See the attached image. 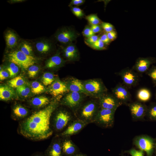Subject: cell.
Wrapping results in <instances>:
<instances>
[{
    "mask_svg": "<svg viewBox=\"0 0 156 156\" xmlns=\"http://www.w3.org/2000/svg\"><path fill=\"white\" fill-rule=\"evenodd\" d=\"M54 75L50 73H46L44 74L42 77V81L43 84L47 86L51 85L54 81Z\"/></svg>",
    "mask_w": 156,
    "mask_h": 156,
    "instance_id": "1f68e13d",
    "label": "cell"
},
{
    "mask_svg": "<svg viewBox=\"0 0 156 156\" xmlns=\"http://www.w3.org/2000/svg\"><path fill=\"white\" fill-rule=\"evenodd\" d=\"M88 124L77 118L73 121L61 133L60 137H70L77 134Z\"/></svg>",
    "mask_w": 156,
    "mask_h": 156,
    "instance_id": "30bf717a",
    "label": "cell"
},
{
    "mask_svg": "<svg viewBox=\"0 0 156 156\" xmlns=\"http://www.w3.org/2000/svg\"><path fill=\"white\" fill-rule=\"evenodd\" d=\"M81 93L70 92L62 100L61 104L67 107L74 114L83 102Z\"/></svg>",
    "mask_w": 156,
    "mask_h": 156,
    "instance_id": "52a82bcc",
    "label": "cell"
},
{
    "mask_svg": "<svg viewBox=\"0 0 156 156\" xmlns=\"http://www.w3.org/2000/svg\"><path fill=\"white\" fill-rule=\"evenodd\" d=\"M76 118L71 110L58 108L52 113L50 118V126L55 135L62 132L68 125Z\"/></svg>",
    "mask_w": 156,
    "mask_h": 156,
    "instance_id": "7a4b0ae2",
    "label": "cell"
},
{
    "mask_svg": "<svg viewBox=\"0 0 156 156\" xmlns=\"http://www.w3.org/2000/svg\"><path fill=\"white\" fill-rule=\"evenodd\" d=\"M25 81L23 78L21 76L15 77L8 81L9 86L12 88H16L24 85Z\"/></svg>",
    "mask_w": 156,
    "mask_h": 156,
    "instance_id": "f1b7e54d",
    "label": "cell"
},
{
    "mask_svg": "<svg viewBox=\"0 0 156 156\" xmlns=\"http://www.w3.org/2000/svg\"><path fill=\"white\" fill-rule=\"evenodd\" d=\"M63 52L65 57L68 60H73L78 58V49L73 43L66 45L63 49Z\"/></svg>",
    "mask_w": 156,
    "mask_h": 156,
    "instance_id": "cb8c5ba5",
    "label": "cell"
},
{
    "mask_svg": "<svg viewBox=\"0 0 156 156\" xmlns=\"http://www.w3.org/2000/svg\"><path fill=\"white\" fill-rule=\"evenodd\" d=\"M129 106L131 115L135 119H142L147 114L146 106L140 101L131 103Z\"/></svg>",
    "mask_w": 156,
    "mask_h": 156,
    "instance_id": "2e32d148",
    "label": "cell"
},
{
    "mask_svg": "<svg viewBox=\"0 0 156 156\" xmlns=\"http://www.w3.org/2000/svg\"><path fill=\"white\" fill-rule=\"evenodd\" d=\"M151 96L150 91L146 88L139 89L137 92L136 97L140 102H146L148 101Z\"/></svg>",
    "mask_w": 156,
    "mask_h": 156,
    "instance_id": "83f0119b",
    "label": "cell"
},
{
    "mask_svg": "<svg viewBox=\"0 0 156 156\" xmlns=\"http://www.w3.org/2000/svg\"><path fill=\"white\" fill-rule=\"evenodd\" d=\"M101 24L102 28L106 33L114 31V27L112 24L106 22H102Z\"/></svg>",
    "mask_w": 156,
    "mask_h": 156,
    "instance_id": "ab89813d",
    "label": "cell"
},
{
    "mask_svg": "<svg viewBox=\"0 0 156 156\" xmlns=\"http://www.w3.org/2000/svg\"><path fill=\"white\" fill-rule=\"evenodd\" d=\"M64 62L63 60L59 54L57 53L47 60L46 66L48 68H53L61 65Z\"/></svg>",
    "mask_w": 156,
    "mask_h": 156,
    "instance_id": "4316f807",
    "label": "cell"
},
{
    "mask_svg": "<svg viewBox=\"0 0 156 156\" xmlns=\"http://www.w3.org/2000/svg\"><path fill=\"white\" fill-rule=\"evenodd\" d=\"M7 68L10 76L11 78H14L16 75L19 71L18 66L15 64L10 62Z\"/></svg>",
    "mask_w": 156,
    "mask_h": 156,
    "instance_id": "d6a6232c",
    "label": "cell"
},
{
    "mask_svg": "<svg viewBox=\"0 0 156 156\" xmlns=\"http://www.w3.org/2000/svg\"><path fill=\"white\" fill-rule=\"evenodd\" d=\"M25 0H12L8 1V2L10 3H19L22 2L23 1H24Z\"/></svg>",
    "mask_w": 156,
    "mask_h": 156,
    "instance_id": "681fc988",
    "label": "cell"
},
{
    "mask_svg": "<svg viewBox=\"0 0 156 156\" xmlns=\"http://www.w3.org/2000/svg\"><path fill=\"white\" fill-rule=\"evenodd\" d=\"M83 85L86 93L94 94L98 98L107 92L106 87L100 80H88L86 81Z\"/></svg>",
    "mask_w": 156,
    "mask_h": 156,
    "instance_id": "ba28073f",
    "label": "cell"
},
{
    "mask_svg": "<svg viewBox=\"0 0 156 156\" xmlns=\"http://www.w3.org/2000/svg\"><path fill=\"white\" fill-rule=\"evenodd\" d=\"M129 153L131 156H144L143 151L141 150L132 149L129 151Z\"/></svg>",
    "mask_w": 156,
    "mask_h": 156,
    "instance_id": "7bdbcfd3",
    "label": "cell"
},
{
    "mask_svg": "<svg viewBox=\"0 0 156 156\" xmlns=\"http://www.w3.org/2000/svg\"><path fill=\"white\" fill-rule=\"evenodd\" d=\"M33 45L29 41L20 40L17 47V49L27 55L33 56Z\"/></svg>",
    "mask_w": 156,
    "mask_h": 156,
    "instance_id": "484cf974",
    "label": "cell"
},
{
    "mask_svg": "<svg viewBox=\"0 0 156 156\" xmlns=\"http://www.w3.org/2000/svg\"><path fill=\"white\" fill-rule=\"evenodd\" d=\"M7 58L9 62L25 70L34 65L36 61L34 56L27 55L18 49L10 51L7 55Z\"/></svg>",
    "mask_w": 156,
    "mask_h": 156,
    "instance_id": "277c9868",
    "label": "cell"
},
{
    "mask_svg": "<svg viewBox=\"0 0 156 156\" xmlns=\"http://www.w3.org/2000/svg\"><path fill=\"white\" fill-rule=\"evenodd\" d=\"M28 110L20 104H16L12 108V118L15 121H21L30 115Z\"/></svg>",
    "mask_w": 156,
    "mask_h": 156,
    "instance_id": "ffe728a7",
    "label": "cell"
},
{
    "mask_svg": "<svg viewBox=\"0 0 156 156\" xmlns=\"http://www.w3.org/2000/svg\"><path fill=\"white\" fill-rule=\"evenodd\" d=\"M33 45L38 53L41 54H46L52 50L54 45L49 39L42 38L36 40Z\"/></svg>",
    "mask_w": 156,
    "mask_h": 156,
    "instance_id": "9a60e30c",
    "label": "cell"
},
{
    "mask_svg": "<svg viewBox=\"0 0 156 156\" xmlns=\"http://www.w3.org/2000/svg\"><path fill=\"white\" fill-rule=\"evenodd\" d=\"M104 43L99 38L93 44L89 46L92 49L97 50H103L106 49Z\"/></svg>",
    "mask_w": 156,
    "mask_h": 156,
    "instance_id": "d590c367",
    "label": "cell"
},
{
    "mask_svg": "<svg viewBox=\"0 0 156 156\" xmlns=\"http://www.w3.org/2000/svg\"><path fill=\"white\" fill-rule=\"evenodd\" d=\"M106 33L107 36L110 41L114 40L117 37L116 33L114 31Z\"/></svg>",
    "mask_w": 156,
    "mask_h": 156,
    "instance_id": "bcb514c9",
    "label": "cell"
},
{
    "mask_svg": "<svg viewBox=\"0 0 156 156\" xmlns=\"http://www.w3.org/2000/svg\"><path fill=\"white\" fill-rule=\"evenodd\" d=\"M79 36L74 29L67 27L58 29L55 34L56 40L60 43L66 45L72 43Z\"/></svg>",
    "mask_w": 156,
    "mask_h": 156,
    "instance_id": "8992f818",
    "label": "cell"
},
{
    "mask_svg": "<svg viewBox=\"0 0 156 156\" xmlns=\"http://www.w3.org/2000/svg\"><path fill=\"white\" fill-rule=\"evenodd\" d=\"M4 38L7 47L13 49L17 47L20 40L18 36L13 30L8 29L5 32Z\"/></svg>",
    "mask_w": 156,
    "mask_h": 156,
    "instance_id": "d6986e66",
    "label": "cell"
},
{
    "mask_svg": "<svg viewBox=\"0 0 156 156\" xmlns=\"http://www.w3.org/2000/svg\"><path fill=\"white\" fill-rule=\"evenodd\" d=\"M44 156H63L61 138L55 135L52 139L50 144L45 151Z\"/></svg>",
    "mask_w": 156,
    "mask_h": 156,
    "instance_id": "7c38bea8",
    "label": "cell"
},
{
    "mask_svg": "<svg viewBox=\"0 0 156 156\" xmlns=\"http://www.w3.org/2000/svg\"><path fill=\"white\" fill-rule=\"evenodd\" d=\"M90 27L93 32L95 34L100 32L102 29L99 25H90Z\"/></svg>",
    "mask_w": 156,
    "mask_h": 156,
    "instance_id": "ee69618b",
    "label": "cell"
},
{
    "mask_svg": "<svg viewBox=\"0 0 156 156\" xmlns=\"http://www.w3.org/2000/svg\"><path fill=\"white\" fill-rule=\"evenodd\" d=\"M67 86L64 83L60 80L54 81L51 84L49 92L52 95L57 96L68 92Z\"/></svg>",
    "mask_w": 156,
    "mask_h": 156,
    "instance_id": "44dd1931",
    "label": "cell"
},
{
    "mask_svg": "<svg viewBox=\"0 0 156 156\" xmlns=\"http://www.w3.org/2000/svg\"><path fill=\"white\" fill-rule=\"evenodd\" d=\"M59 105L57 101H53L45 107L33 112L26 118L19 121L18 133L33 141L48 138L53 133L50 126L51 117Z\"/></svg>",
    "mask_w": 156,
    "mask_h": 156,
    "instance_id": "6da1fadb",
    "label": "cell"
},
{
    "mask_svg": "<svg viewBox=\"0 0 156 156\" xmlns=\"http://www.w3.org/2000/svg\"><path fill=\"white\" fill-rule=\"evenodd\" d=\"M100 108L115 111L122 104L113 95L104 94L99 98Z\"/></svg>",
    "mask_w": 156,
    "mask_h": 156,
    "instance_id": "8fae6325",
    "label": "cell"
},
{
    "mask_svg": "<svg viewBox=\"0 0 156 156\" xmlns=\"http://www.w3.org/2000/svg\"><path fill=\"white\" fill-rule=\"evenodd\" d=\"M15 97V91L12 88L7 86H0L1 100L7 101L14 99Z\"/></svg>",
    "mask_w": 156,
    "mask_h": 156,
    "instance_id": "603a6c76",
    "label": "cell"
},
{
    "mask_svg": "<svg viewBox=\"0 0 156 156\" xmlns=\"http://www.w3.org/2000/svg\"><path fill=\"white\" fill-rule=\"evenodd\" d=\"M70 92L80 93H86L83 84L79 80L74 79L69 82L68 85L67 86Z\"/></svg>",
    "mask_w": 156,
    "mask_h": 156,
    "instance_id": "d4e9b609",
    "label": "cell"
},
{
    "mask_svg": "<svg viewBox=\"0 0 156 156\" xmlns=\"http://www.w3.org/2000/svg\"><path fill=\"white\" fill-rule=\"evenodd\" d=\"M100 108L98 101H90L82 104L75 113L77 118L88 124L93 123Z\"/></svg>",
    "mask_w": 156,
    "mask_h": 156,
    "instance_id": "3957f363",
    "label": "cell"
},
{
    "mask_svg": "<svg viewBox=\"0 0 156 156\" xmlns=\"http://www.w3.org/2000/svg\"><path fill=\"white\" fill-rule=\"evenodd\" d=\"M86 18L90 25H99L102 22L96 14H92L86 17Z\"/></svg>",
    "mask_w": 156,
    "mask_h": 156,
    "instance_id": "836d02e7",
    "label": "cell"
},
{
    "mask_svg": "<svg viewBox=\"0 0 156 156\" xmlns=\"http://www.w3.org/2000/svg\"></svg>",
    "mask_w": 156,
    "mask_h": 156,
    "instance_id": "f5cc1de1",
    "label": "cell"
},
{
    "mask_svg": "<svg viewBox=\"0 0 156 156\" xmlns=\"http://www.w3.org/2000/svg\"><path fill=\"white\" fill-rule=\"evenodd\" d=\"M61 137L63 156H73L80 152L78 147L71 140V137Z\"/></svg>",
    "mask_w": 156,
    "mask_h": 156,
    "instance_id": "4fadbf2b",
    "label": "cell"
},
{
    "mask_svg": "<svg viewBox=\"0 0 156 156\" xmlns=\"http://www.w3.org/2000/svg\"><path fill=\"white\" fill-rule=\"evenodd\" d=\"M10 76L9 73L7 71L1 70L0 71V80L1 81L7 78Z\"/></svg>",
    "mask_w": 156,
    "mask_h": 156,
    "instance_id": "c3c4849f",
    "label": "cell"
},
{
    "mask_svg": "<svg viewBox=\"0 0 156 156\" xmlns=\"http://www.w3.org/2000/svg\"><path fill=\"white\" fill-rule=\"evenodd\" d=\"M82 34L86 38H89L95 34L92 31L90 27L88 26L85 27L83 31Z\"/></svg>",
    "mask_w": 156,
    "mask_h": 156,
    "instance_id": "b9f144b4",
    "label": "cell"
},
{
    "mask_svg": "<svg viewBox=\"0 0 156 156\" xmlns=\"http://www.w3.org/2000/svg\"><path fill=\"white\" fill-rule=\"evenodd\" d=\"M73 156H87V155L86 154L80 152Z\"/></svg>",
    "mask_w": 156,
    "mask_h": 156,
    "instance_id": "816d5d0a",
    "label": "cell"
},
{
    "mask_svg": "<svg viewBox=\"0 0 156 156\" xmlns=\"http://www.w3.org/2000/svg\"><path fill=\"white\" fill-rule=\"evenodd\" d=\"M99 38L105 45H108L110 41L107 36L106 33L102 34Z\"/></svg>",
    "mask_w": 156,
    "mask_h": 156,
    "instance_id": "7dc6e473",
    "label": "cell"
},
{
    "mask_svg": "<svg viewBox=\"0 0 156 156\" xmlns=\"http://www.w3.org/2000/svg\"><path fill=\"white\" fill-rule=\"evenodd\" d=\"M39 70V67L34 65L30 66L28 68V74L29 77L33 78L37 75Z\"/></svg>",
    "mask_w": 156,
    "mask_h": 156,
    "instance_id": "8d00e7d4",
    "label": "cell"
},
{
    "mask_svg": "<svg viewBox=\"0 0 156 156\" xmlns=\"http://www.w3.org/2000/svg\"><path fill=\"white\" fill-rule=\"evenodd\" d=\"M31 156H44V153L40 152H37L34 153Z\"/></svg>",
    "mask_w": 156,
    "mask_h": 156,
    "instance_id": "f907efd6",
    "label": "cell"
},
{
    "mask_svg": "<svg viewBox=\"0 0 156 156\" xmlns=\"http://www.w3.org/2000/svg\"><path fill=\"white\" fill-rule=\"evenodd\" d=\"M113 95L122 104L131 99V95L128 88L124 84L117 85L112 90Z\"/></svg>",
    "mask_w": 156,
    "mask_h": 156,
    "instance_id": "5bb4252c",
    "label": "cell"
},
{
    "mask_svg": "<svg viewBox=\"0 0 156 156\" xmlns=\"http://www.w3.org/2000/svg\"><path fill=\"white\" fill-rule=\"evenodd\" d=\"M99 38L98 36L94 35L89 38H87L85 40V42L87 45L89 46L94 43Z\"/></svg>",
    "mask_w": 156,
    "mask_h": 156,
    "instance_id": "60d3db41",
    "label": "cell"
},
{
    "mask_svg": "<svg viewBox=\"0 0 156 156\" xmlns=\"http://www.w3.org/2000/svg\"><path fill=\"white\" fill-rule=\"evenodd\" d=\"M85 2L84 0H72L70 2L69 6L75 5L78 6L83 4Z\"/></svg>",
    "mask_w": 156,
    "mask_h": 156,
    "instance_id": "f6af8a7d",
    "label": "cell"
},
{
    "mask_svg": "<svg viewBox=\"0 0 156 156\" xmlns=\"http://www.w3.org/2000/svg\"><path fill=\"white\" fill-rule=\"evenodd\" d=\"M154 62L152 58L140 57L137 60L132 69L138 73H146Z\"/></svg>",
    "mask_w": 156,
    "mask_h": 156,
    "instance_id": "ac0fdd59",
    "label": "cell"
},
{
    "mask_svg": "<svg viewBox=\"0 0 156 156\" xmlns=\"http://www.w3.org/2000/svg\"><path fill=\"white\" fill-rule=\"evenodd\" d=\"M146 73L151 79L154 85L156 86V66H152Z\"/></svg>",
    "mask_w": 156,
    "mask_h": 156,
    "instance_id": "e575fe53",
    "label": "cell"
},
{
    "mask_svg": "<svg viewBox=\"0 0 156 156\" xmlns=\"http://www.w3.org/2000/svg\"><path fill=\"white\" fill-rule=\"evenodd\" d=\"M118 74L122 79L123 84L127 88L134 87L138 83L139 75L132 69L125 68L120 71Z\"/></svg>",
    "mask_w": 156,
    "mask_h": 156,
    "instance_id": "9c48e42d",
    "label": "cell"
},
{
    "mask_svg": "<svg viewBox=\"0 0 156 156\" xmlns=\"http://www.w3.org/2000/svg\"><path fill=\"white\" fill-rule=\"evenodd\" d=\"M16 91L20 96L25 98L29 96L30 90L29 87L24 85L16 88Z\"/></svg>",
    "mask_w": 156,
    "mask_h": 156,
    "instance_id": "4dcf8cb0",
    "label": "cell"
},
{
    "mask_svg": "<svg viewBox=\"0 0 156 156\" xmlns=\"http://www.w3.org/2000/svg\"><path fill=\"white\" fill-rule=\"evenodd\" d=\"M148 114L150 117L154 119H156V104L151 105L147 110Z\"/></svg>",
    "mask_w": 156,
    "mask_h": 156,
    "instance_id": "74e56055",
    "label": "cell"
},
{
    "mask_svg": "<svg viewBox=\"0 0 156 156\" xmlns=\"http://www.w3.org/2000/svg\"><path fill=\"white\" fill-rule=\"evenodd\" d=\"M52 101L47 97L41 96L32 98L29 100V103L33 107L41 109L48 106Z\"/></svg>",
    "mask_w": 156,
    "mask_h": 156,
    "instance_id": "7402d4cb",
    "label": "cell"
},
{
    "mask_svg": "<svg viewBox=\"0 0 156 156\" xmlns=\"http://www.w3.org/2000/svg\"><path fill=\"white\" fill-rule=\"evenodd\" d=\"M31 91L35 94H38L43 92L45 89L43 85L39 82L34 81L32 83L31 85Z\"/></svg>",
    "mask_w": 156,
    "mask_h": 156,
    "instance_id": "f546056e",
    "label": "cell"
},
{
    "mask_svg": "<svg viewBox=\"0 0 156 156\" xmlns=\"http://www.w3.org/2000/svg\"><path fill=\"white\" fill-rule=\"evenodd\" d=\"M115 111L100 108L93 123L103 128L112 127L114 123Z\"/></svg>",
    "mask_w": 156,
    "mask_h": 156,
    "instance_id": "5b68a950",
    "label": "cell"
},
{
    "mask_svg": "<svg viewBox=\"0 0 156 156\" xmlns=\"http://www.w3.org/2000/svg\"><path fill=\"white\" fill-rule=\"evenodd\" d=\"M71 10L73 14L78 18H81L84 15L83 11L78 7H72Z\"/></svg>",
    "mask_w": 156,
    "mask_h": 156,
    "instance_id": "f35d334b",
    "label": "cell"
},
{
    "mask_svg": "<svg viewBox=\"0 0 156 156\" xmlns=\"http://www.w3.org/2000/svg\"><path fill=\"white\" fill-rule=\"evenodd\" d=\"M135 143L140 150L145 151L148 155H151L153 143L150 138L146 136H140L136 139Z\"/></svg>",
    "mask_w": 156,
    "mask_h": 156,
    "instance_id": "e0dca14e",
    "label": "cell"
}]
</instances>
